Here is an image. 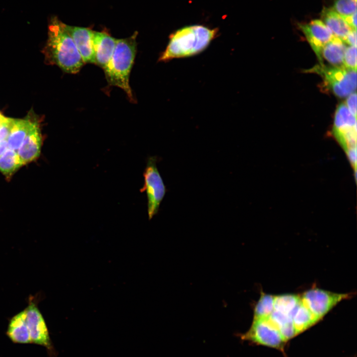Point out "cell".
I'll list each match as a JSON object with an SVG mask.
<instances>
[{"label":"cell","mask_w":357,"mask_h":357,"mask_svg":"<svg viewBox=\"0 0 357 357\" xmlns=\"http://www.w3.org/2000/svg\"><path fill=\"white\" fill-rule=\"evenodd\" d=\"M64 24L57 17L52 18L44 53L48 63L55 64L66 73L75 74L85 63Z\"/></svg>","instance_id":"obj_1"},{"label":"cell","mask_w":357,"mask_h":357,"mask_svg":"<svg viewBox=\"0 0 357 357\" xmlns=\"http://www.w3.org/2000/svg\"><path fill=\"white\" fill-rule=\"evenodd\" d=\"M217 29L201 25L182 27L173 33L159 61L195 56L203 51L217 35Z\"/></svg>","instance_id":"obj_2"},{"label":"cell","mask_w":357,"mask_h":357,"mask_svg":"<svg viewBox=\"0 0 357 357\" xmlns=\"http://www.w3.org/2000/svg\"><path fill=\"white\" fill-rule=\"evenodd\" d=\"M137 34L136 31L128 38L116 40L112 57L104 69L109 84L122 89L131 102L134 99L129 80L136 54Z\"/></svg>","instance_id":"obj_3"},{"label":"cell","mask_w":357,"mask_h":357,"mask_svg":"<svg viewBox=\"0 0 357 357\" xmlns=\"http://www.w3.org/2000/svg\"><path fill=\"white\" fill-rule=\"evenodd\" d=\"M309 71L320 75L324 84L339 97H345L356 91V70L344 66H326L320 63Z\"/></svg>","instance_id":"obj_4"},{"label":"cell","mask_w":357,"mask_h":357,"mask_svg":"<svg viewBox=\"0 0 357 357\" xmlns=\"http://www.w3.org/2000/svg\"><path fill=\"white\" fill-rule=\"evenodd\" d=\"M156 156L147 159L146 167L143 173L144 185L141 192L146 191L149 219L157 214L159 207L167 192V188L158 170Z\"/></svg>","instance_id":"obj_5"},{"label":"cell","mask_w":357,"mask_h":357,"mask_svg":"<svg viewBox=\"0 0 357 357\" xmlns=\"http://www.w3.org/2000/svg\"><path fill=\"white\" fill-rule=\"evenodd\" d=\"M333 132L344 148L349 159L356 157L357 118L349 111L346 104H340L335 112Z\"/></svg>","instance_id":"obj_6"},{"label":"cell","mask_w":357,"mask_h":357,"mask_svg":"<svg viewBox=\"0 0 357 357\" xmlns=\"http://www.w3.org/2000/svg\"><path fill=\"white\" fill-rule=\"evenodd\" d=\"M240 338L258 345L278 349H283L285 340L269 316L253 319L249 330L242 334Z\"/></svg>","instance_id":"obj_7"},{"label":"cell","mask_w":357,"mask_h":357,"mask_svg":"<svg viewBox=\"0 0 357 357\" xmlns=\"http://www.w3.org/2000/svg\"><path fill=\"white\" fill-rule=\"evenodd\" d=\"M25 309L26 322L32 343L44 347L50 357H57L58 353L41 313L33 303L30 304Z\"/></svg>","instance_id":"obj_8"},{"label":"cell","mask_w":357,"mask_h":357,"mask_svg":"<svg viewBox=\"0 0 357 357\" xmlns=\"http://www.w3.org/2000/svg\"><path fill=\"white\" fill-rule=\"evenodd\" d=\"M348 297L347 294L312 289L306 291L301 299L303 304L319 320L337 303Z\"/></svg>","instance_id":"obj_9"},{"label":"cell","mask_w":357,"mask_h":357,"mask_svg":"<svg viewBox=\"0 0 357 357\" xmlns=\"http://www.w3.org/2000/svg\"><path fill=\"white\" fill-rule=\"evenodd\" d=\"M299 27L320 63H322V49L334 37V35L324 22L319 19L313 20L305 24H301Z\"/></svg>","instance_id":"obj_10"},{"label":"cell","mask_w":357,"mask_h":357,"mask_svg":"<svg viewBox=\"0 0 357 357\" xmlns=\"http://www.w3.org/2000/svg\"><path fill=\"white\" fill-rule=\"evenodd\" d=\"M64 28L72 39L85 63H94L92 44L93 31L88 28L64 24Z\"/></svg>","instance_id":"obj_11"},{"label":"cell","mask_w":357,"mask_h":357,"mask_svg":"<svg viewBox=\"0 0 357 357\" xmlns=\"http://www.w3.org/2000/svg\"><path fill=\"white\" fill-rule=\"evenodd\" d=\"M116 39L106 31H93L92 44L95 64L103 69L106 67L113 54Z\"/></svg>","instance_id":"obj_12"},{"label":"cell","mask_w":357,"mask_h":357,"mask_svg":"<svg viewBox=\"0 0 357 357\" xmlns=\"http://www.w3.org/2000/svg\"><path fill=\"white\" fill-rule=\"evenodd\" d=\"M41 136L37 124L26 136L17 153L23 165L36 159L40 155Z\"/></svg>","instance_id":"obj_13"},{"label":"cell","mask_w":357,"mask_h":357,"mask_svg":"<svg viewBox=\"0 0 357 357\" xmlns=\"http://www.w3.org/2000/svg\"><path fill=\"white\" fill-rule=\"evenodd\" d=\"M6 334L14 343H32L26 322L25 309L11 318L8 323Z\"/></svg>","instance_id":"obj_14"},{"label":"cell","mask_w":357,"mask_h":357,"mask_svg":"<svg viewBox=\"0 0 357 357\" xmlns=\"http://www.w3.org/2000/svg\"><path fill=\"white\" fill-rule=\"evenodd\" d=\"M321 19L334 36L344 41L347 35L353 29L345 19L331 8L324 7L321 12Z\"/></svg>","instance_id":"obj_15"},{"label":"cell","mask_w":357,"mask_h":357,"mask_svg":"<svg viewBox=\"0 0 357 357\" xmlns=\"http://www.w3.org/2000/svg\"><path fill=\"white\" fill-rule=\"evenodd\" d=\"M37 124L36 122L29 119H14L6 138L9 148L17 152L26 136Z\"/></svg>","instance_id":"obj_16"},{"label":"cell","mask_w":357,"mask_h":357,"mask_svg":"<svg viewBox=\"0 0 357 357\" xmlns=\"http://www.w3.org/2000/svg\"><path fill=\"white\" fill-rule=\"evenodd\" d=\"M347 48L343 41L334 36L322 49V59L324 58L333 66H344V56Z\"/></svg>","instance_id":"obj_17"},{"label":"cell","mask_w":357,"mask_h":357,"mask_svg":"<svg viewBox=\"0 0 357 357\" xmlns=\"http://www.w3.org/2000/svg\"><path fill=\"white\" fill-rule=\"evenodd\" d=\"M292 317L297 335L319 320L301 300L292 312Z\"/></svg>","instance_id":"obj_18"},{"label":"cell","mask_w":357,"mask_h":357,"mask_svg":"<svg viewBox=\"0 0 357 357\" xmlns=\"http://www.w3.org/2000/svg\"><path fill=\"white\" fill-rule=\"evenodd\" d=\"M23 165L17 152L14 150L7 149L0 156V172L7 178H10Z\"/></svg>","instance_id":"obj_19"},{"label":"cell","mask_w":357,"mask_h":357,"mask_svg":"<svg viewBox=\"0 0 357 357\" xmlns=\"http://www.w3.org/2000/svg\"><path fill=\"white\" fill-rule=\"evenodd\" d=\"M301 300L300 297L295 295L275 296L274 310L288 314L292 317V312Z\"/></svg>","instance_id":"obj_20"},{"label":"cell","mask_w":357,"mask_h":357,"mask_svg":"<svg viewBox=\"0 0 357 357\" xmlns=\"http://www.w3.org/2000/svg\"><path fill=\"white\" fill-rule=\"evenodd\" d=\"M275 296L262 293L254 309V318L268 317L274 310Z\"/></svg>","instance_id":"obj_21"},{"label":"cell","mask_w":357,"mask_h":357,"mask_svg":"<svg viewBox=\"0 0 357 357\" xmlns=\"http://www.w3.org/2000/svg\"><path fill=\"white\" fill-rule=\"evenodd\" d=\"M332 8L345 19L357 12V0H335Z\"/></svg>","instance_id":"obj_22"},{"label":"cell","mask_w":357,"mask_h":357,"mask_svg":"<svg viewBox=\"0 0 357 357\" xmlns=\"http://www.w3.org/2000/svg\"><path fill=\"white\" fill-rule=\"evenodd\" d=\"M343 65L347 68L357 70L356 47L350 46L347 48L344 56Z\"/></svg>","instance_id":"obj_23"},{"label":"cell","mask_w":357,"mask_h":357,"mask_svg":"<svg viewBox=\"0 0 357 357\" xmlns=\"http://www.w3.org/2000/svg\"><path fill=\"white\" fill-rule=\"evenodd\" d=\"M13 119L7 118L6 120L0 126V141L6 139L11 129Z\"/></svg>","instance_id":"obj_24"},{"label":"cell","mask_w":357,"mask_h":357,"mask_svg":"<svg viewBox=\"0 0 357 357\" xmlns=\"http://www.w3.org/2000/svg\"><path fill=\"white\" fill-rule=\"evenodd\" d=\"M345 104L351 114L357 118V93L356 91L348 96Z\"/></svg>","instance_id":"obj_25"},{"label":"cell","mask_w":357,"mask_h":357,"mask_svg":"<svg viewBox=\"0 0 357 357\" xmlns=\"http://www.w3.org/2000/svg\"><path fill=\"white\" fill-rule=\"evenodd\" d=\"M356 29L352 30L347 35L344 42L350 46L357 47V32Z\"/></svg>","instance_id":"obj_26"},{"label":"cell","mask_w":357,"mask_h":357,"mask_svg":"<svg viewBox=\"0 0 357 357\" xmlns=\"http://www.w3.org/2000/svg\"><path fill=\"white\" fill-rule=\"evenodd\" d=\"M8 147L6 139L0 141V156H1L5 151Z\"/></svg>","instance_id":"obj_27"},{"label":"cell","mask_w":357,"mask_h":357,"mask_svg":"<svg viewBox=\"0 0 357 357\" xmlns=\"http://www.w3.org/2000/svg\"><path fill=\"white\" fill-rule=\"evenodd\" d=\"M7 118L0 113V126L6 120Z\"/></svg>","instance_id":"obj_28"}]
</instances>
